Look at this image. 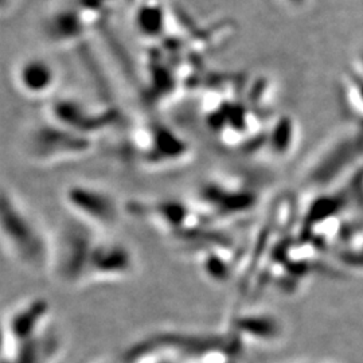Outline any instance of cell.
I'll use <instances>...</instances> for the list:
<instances>
[{
	"label": "cell",
	"mask_w": 363,
	"mask_h": 363,
	"mask_svg": "<svg viewBox=\"0 0 363 363\" xmlns=\"http://www.w3.org/2000/svg\"><path fill=\"white\" fill-rule=\"evenodd\" d=\"M93 363H124L123 361L121 362H116V361H99V362H93Z\"/></svg>",
	"instance_id": "obj_10"
},
{
	"label": "cell",
	"mask_w": 363,
	"mask_h": 363,
	"mask_svg": "<svg viewBox=\"0 0 363 363\" xmlns=\"http://www.w3.org/2000/svg\"><path fill=\"white\" fill-rule=\"evenodd\" d=\"M89 148V136L69 130L54 120L50 124L40 125L34 130L27 144L30 159L40 163L84 155Z\"/></svg>",
	"instance_id": "obj_5"
},
{
	"label": "cell",
	"mask_w": 363,
	"mask_h": 363,
	"mask_svg": "<svg viewBox=\"0 0 363 363\" xmlns=\"http://www.w3.org/2000/svg\"><path fill=\"white\" fill-rule=\"evenodd\" d=\"M16 86L30 97H42L55 88L58 72L50 60L33 54L18 62L13 70Z\"/></svg>",
	"instance_id": "obj_8"
},
{
	"label": "cell",
	"mask_w": 363,
	"mask_h": 363,
	"mask_svg": "<svg viewBox=\"0 0 363 363\" xmlns=\"http://www.w3.org/2000/svg\"><path fill=\"white\" fill-rule=\"evenodd\" d=\"M229 334L235 337L241 346H273L281 342L286 327L281 318L262 308H249L235 312L229 322Z\"/></svg>",
	"instance_id": "obj_7"
},
{
	"label": "cell",
	"mask_w": 363,
	"mask_h": 363,
	"mask_svg": "<svg viewBox=\"0 0 363 363\" xmlns=\"http://www.w3.org/2000/svg\"><path fill=\"white\" fill-rule=\"evenodd\" d=\"M64 203L73 218L101 233L117 226L125 211L116 195L101 186L86 182L66 187Z\"/></svg>",
	"instance_id": "obj_3"
},
{
	"label": "cell",
	"mask_w": 363,
	"mask_h": 363,
	"mask_svg": "<svg viewBox=\"0 0 363 363\" xmlns=\"http://www.w3.org/2000/svg\"><path fill=\"white\" fill-rule=\"evenodd\" d=\"M101 234L72 217L52 235L49 274L60 286H86L91 252Z\"/></svg>",
	"instance_id": "obj_2"
},
{
	"label": "cell",
	"mask_w": 363,
	"mask_h": 363,
	"mask_svg": "<svg viewBox=\"0 0 363 363\" xmlns=\"http://www.w3.org/2000/svg\"><path fill=\"white\" fill-rule=\"evenodd\" d=\"M294 363H311V362H294Z\"/></svg>",
	"instance_id": "obj_11"
},
{
	"label": "cell",
	"mask_w": 363,
	"mask_h": 363,
	"mask_svg": "<svg viewBox=\"0 0 363 363\" xmlns=\"http://www.w3.org/2000/svg\"><path fill=\"white\" fill-rule=\"evenodd\" d=\"M52 323V306L46 298H27L4 318L3 350H11L37 337Z\"/></svg>",
	"instance_id": "obj_6"
},
{
	"label": "cell",
	"mask_w": 363,
	"mask_h": 363,
	"mask_svg": "<svg viewBox=\"0 0 363 363\" xmlns=\"http://www.w3.org/2000/svg\"><path fill=\"white\" fill-rule=\"evenodd\" d=\"M138 256L128 242L101 234L91 252L88 284L118 283L138 272Z\"/></svg>",
	"instance_id": "obj_4"
},
{
	"label": "cell",
	"mask_w": 363,
	"mask_h": 363,
	"mask_svg": "<svg viewBox=\"0 0 363 363\" xmlns=\"http://www.w3.org/2000/svg\"><path fill=\"white\" fill-rule=\"evenodd\" d=\"M286 1V4H292V6H301L303 4V1L304 0H284Z\"/></svg>",
	"instance_id": "obj_9"
},
{
	"label": "cell",
	"mask_w": 363,
	"mask_h": 363,
	"mask_svg": "<svg viewBox=\"0 0 363 363\" xmlns=\"http://www.w3.org/2000/svg\"><path fill=\"white\" fill-rule=\"evenodd\" d=\"M1 245L9 257L33 274L49 273L52 235L7 186L1 191Z\"/></svg>",
	"instance_id": "obj_1"
}]
</instances>
